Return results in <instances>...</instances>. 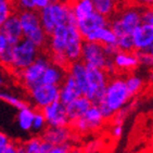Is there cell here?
Segmentation results:
<instances>
[{
	"mask_svg": "<svg viewBox=\"0 0 153 153\" xmlns=\"http://www.w3.org/2000/svg\"><path fill=\"white\" fill-rule=\"evenodd\" d=\"M18 13L23 30L24 38L30 39L40 50L47 48L49 35L41 25L39 12L37 10H30L21 11Z\"/></svg>",
	"mask_w": 153,
	"mask_h": 153,
	"instance_id": "cell-1",
	"label": "cell"
},
{
	"mask_svg": "<svg viewBox=\"0 0 153 153\" xmlns=\"http://www.w3.org/2000/svg\"><path fill=\"white\" fill-rule=\"evenodd\" d=\"M38 12L41 25L48 33V35H50L56 26L68 24V20L73 14L70 3L63 2L61 0H54L52 3L39 10Z\"/></svg>",
	"mask_w": 153,
	"mask_h": 153,
	"instance_id": "cell-2",
	"label": "cell"
},
{
	"mask_svg": "<svg viewBox=\"0 0 153 153\" xmlns=\"http://www.w3.org/2000/svg\"><path fill=\"white\" fill-rule=\"evenodd\" d=\"M142 23V8L138 6H128L116 12L110 18V27L116 36L131 34L138 25Z\"/></svg>",
	"mask_w": 153,
	"mask_h": 153,
	"instance_id": "cell-3",
	"label": "cell"
},
{
	"mask_svg": "<svg viewBox=\"0 0 153 153\" xmlns=\"http://www.w3.org/2000/svg\"><path fill=\"white\" fill-rule=\"evenodd\" d=\"M131 98L133 97L130 96L127 89L124 77H110L103 100L108 103V105L112 109V111L116 113L117 111L123 109L124 106L130 102Z\"/></svg>",
	"mask_w": 153,
	"mask_h": 153,
	"instance_id": "cell-4",
	"label": "cell"
},
{
	"mask_svg": "<svg viewBox=\"0 0 153 153\" xmlns=\"http://www.w3.org/2000/svg\"><path fill=\"white\" fill-rule=\"evenodd\" d=\"M87 66V90L85 94L92 104H98L104 98L110 75L104 70L96 66Z\"/></svg>",
	"mask_w": 153,
	"mask_h": 153,
	"instance_id": "cell-5",
	"label": "cell"
},
{
	"mask_svg": "<svg viewBox=\"0 0 153 153\" xmlns=\"http://www.w3.org/2000/svg\"><path fill=\"white\" fill-rule=\"evenodd\" d=\"M51 63L50 56L48 54H39L38 58L33 62L32 64L28 65L27 68L15 72V75L23 84V86L27 90H30L35 86L41 84V78L44 75L46 68Z\"/></svg>",
	"mask_w": 153,
	"mask_h": 153,
	"instance_id": "cell-6",
	"label": "cell"
},
{
	"mask_svg": "<svg viewBox=\"0 0 153 153\" xmlns=\"http://www.w3.org/2000/svg\"><path fill=\"white\" fill-rule=\"evenodd\" d=\"M13 48V63L12 70L14 72L27 68L40 54V49L27 38H23L20 42L12 46Z\"/></svg>",
	"mask_w": 153,
	"mask_h": 153,
	"instance_id": "cell-7",
	"label": "cell"
},
{
	"mask_svg": "<svg viewBox=\"0 0 153 153\" xmlns=\"http://www.w3.org/2000/svg\"><path fill=\"white\" fill-rule=\"evenodd\" d=\"M105 120L103 118L98 104H92L82 117L76 120L70 125L72 129L79 134H87L96 131L103 126Z\"/></svg>",
	"mask_w": 153,
	"mask_h": 153,
	"instance_id": "cell-8",
	"label": "cell"
},
{
	"mask_svg": "<svg viewBox=\"0 0 153 153\" xmlns=\"http://www.w3.org/2000/svg\"><path fill=\"white\" fill-rule=\"evenodd\" d=\"M30 97L36 108L41 110L56 100H60V86L39 84L28 90Z\"/></svg>",
	"mask_w": 153,
	"mask_h": 153,
	"instance_id": "cell-9",
	"label": "cell"
},
{
	"mask_svg": "<svg viewBox=\"0 0 153 153\" xmlns=\"http://www.w3.org/2000/svg\"><path fill=\"white\" fill-rule=\"evenodd\" d=\"M108 59H109V56H106L105 52H104L103 45L96 42V41H84L82 61L86 65L96 66V68L104 70Z\"/></svg>",
	"mask_w": 153,
	"mask_h": 153,
	"instance_id": "cell-10",
	"label": "cell"
},
{
	"mask_svg": "<svg viewBox=\"0 0 153 153\" xmlns=\"http://www.w3.org/2000/svg\"><path fill=\"white\" fill-rule=\"evenodd\" d=\"M68 25V42L65 47L64 53L70 63L82 60V45H84V37L80 34L77 23L66 24Z\"/></svg>",
	"mask_w": 153,
	"mask_h": 153,
	"instance_id": "cell-11",
	"label": "cell"
},
{
	"mask_svg": "<svg viewBox=\"0 0 153 153\" xmlns=\"http://www.w3.org/2000/svg\"><path fill=\"white\" fill-rule=\"evenodd\" d=\"M41 112L45 115L48 126H70V121H68V114H66L65 104H63L60 100L54 101L49 105L42 108Z\"/></svg>",
	"mask_w": 153,
	"mask_h": 153,
	"instance_id": "cell-12",
	"label": "cell"
},
{
	"mask_svg": "<svg viewBox=\"0 0 153 153\" xmlns=\"http://www.w3.org/2000/svg\"><path fill=\"white\" fill-rule=\"evenodd\" d=\"M0 33L9 41L11 46H14L24 38L23 30L21 25L19 13L15 12L0 26Z\"/></svg>",
	"mask_w": 153,
	"mask_h": 153,
	"instance_id": "cell-13",
	"label": "cell"
},
{
	"mask_svg": "<svg viewBox=\"0 0 153 153\" xmlns=\"http://www.w3.org/2000/svg\"><path fill=\"white\" fill-rule=\"evenodd\" d=\"M135 51H149L153 46V27L142 22L131 33Z\"/></svg>",
	"mask_w": 153,
	"mask_h": 153,
	"instance_id": "cell-14",
	"label": "cell"
},
{
	"mask_svg": "<svg viewBox=\"0 0 153 153\" xmlns=\"http://www.w3.org/2000/svg\"><path fill=\"white\" fill-rule=\"evenodd\" d=\"M109 23L110 18L101 14L99 12L94 11L91 15H89L88 18L84 19L82 21H78L77 22V27H78L82 37H85L86 35H88L89 33L94 32V30H98L100 27L108 26Z\"/></svg>",
	"mask_w": 153,
	"mask_h": 153,
	"instance_id": "cell-15",
	"label": "cell"
},
{
	"mask_svg": "<svg viewBox=\"0 0 153 153\" xmlns=\"http://www.w3.org/2000/svg\"><path fill=\"white\" fill-rule=\"evenodd\" d=\"M41 138L46 141L50 142L53 146H60V144L66 143V142H70L72 138V128L71 126H48L42 131Z\"/></svg>",
	"mask_w": 153,
	"mask_h": 153,
	"instance_id": "cell-16",
	"label": "cell"
},
{
	"mask_svg": "<svg viewBox=\"0 0 153 153\" xmlns=\"http://www.w3.org/2000/svg\"><path fill=\"white\" fill-rule=\"evenodd\" d=\"M68 25L63 24L52 30L48 39L47 48L49 52H64L68 42Z\"/></svg>",
	"mask_w": 153,
	"mask_h": 153,
	"instance_id": "cell-17",
	"label": "cell"
},
{
	"mask_svg": "<svg viewBox=\"0 0 153 153\" xmlns=\"http://www.w3.org/2000/svg\"><path fill=\"white\" fill-rule=\"evenodd\" d=\"M80 96H82V89L77 85L75 79L68 73L64 80L60 85V101L66 105Z\"/></svg>",
	"mask_w": 153,
	"mask_h": 153,
	"instance_id": "cell-18",
	"label": "cell"
},
{
	"mask_svg": "<svg viewBox=\"0 0 153 153\" xmlns=\"http://www.w3.org/2000/svg\"><path fill=\"white\" fill-rule=\"evenodd\" d=\"M91 105L92 102L84 94L66 104L65 108H66V114H68V121H70V125L79 117H82Z\"/></svg>",
	"mask_w": 153,
	"mask_h": 153,
	"instance_id": "cell-19",
	"label": "cell"
},
{
	"mask_svg": "<svg viewBox=\"0 0 153 153\" xmlns=\"http://www.w3.org/2000/svg\"><path fill=\"white\" fill-rule=\"evenodd\" d=\"M116 71L121 72H131L139 66V62L136 56V52H127V51H120L113 56Z\"/></svg>",
	"mask_w": 153,
	"mask_h": 153,
	"instance_id": "cell-20",
	"label": "cell"
},
{
	"mask_svg": "<svg viewBox=\"0 0 153 153\" xmlns=\"http://www.w3.org/2000/svg\"><path fill=\"white\" fill-rule=\"evenodd\" d=\"M84 39L88 41H96V42H99V44L105 46V45L116 44L117 36L110 27V25H108V26L100 27L94 32L89 33L88 35H86L84 37Z\"/></svg>",
	"mask_w": 153,
	"mask_h": 153,
	"instance_id": "cell-21",
	"label": "cell"
},
{
	"mask_svg": "<svg viewBox=\"0 0 153 153\" xmlns=\"http://www.w3.org/2000/svg\"><path fill=\"white\" fill-rule=\"evenodd\" d=\"M68 73L73 77L77 85L82 89V94H85L87 90V66L82 60L70 63L68 66Z\"/></svg>",
	"mask_w": 153,
	"mask_h": 153,
	"instance_id": "cell-22",
	"label": "cell"
},
{
	"mask_svg": "<svg viewBox=\"0 0 153 153\" xmlns=\"http://www.w3.org/2000/svg\"><path fill=\"white\" fill-rule=\"evenodd\" d=\"M68 75V70L64 68H61L59 65H56L53 63H50L46 68L41 82L42 84H47V85H54L60 86L62 82L64 80L65 76Z\"/></svg>",
	"mask_w": 153,
	"mask_h": 153,
	"instance_id": "cell-23",
	"label": "cell"
},
{
	"mask_svg": "<svg viewBox=\"0 0 153 153\" xmlns=\"http://www.w3.org/2000/svg\"><path fill=\"white\" fill-rule=\"evenodd\" d=\"M68 3L77 22L88 18L96 11L91 0H71Z\"/></svg>",
	"mask_w": 153,
	"mask_h": 153,
	"instance_id": "cell-24",
	"label": "cell"
},
{
	"mask_svg": "<svg viewBox=\"0 0 153 153\" xmlns=\"http://www.w3.org/2000/svg\"><path fill=\"white\" fill-rule=\"evenodd\" d=\"M35 113H36L35 110L32 109L28 105L23 108V109L19 110L16 121H18V124L21 129L24 130V131H30V130H32L33 121H34Z\"/></svg>",
	"mask_w": 153,
	"mask_h": 153,
	"instance_id": "cell-25",
	"label": "cell"
},
{
	"mask_svg": "<svg viewBox=\"0 0 153 153\" xmlns=\"http://www.w3.org/2000/svg\"><path fill=\"white\" fill-rule=\"evenodd\" d=\"M94 10L108 18H112L117 11V0H91Z\"/></svg>",
	"mask_w": 153,
	"mask_h": 153,
	"instance_id": "cell-26",
	"label": "cell"
},
{
	"mask_svg": "<svg viewBox=\"0 0 153 153\" xmlns=\"http://www.w3.org/2000/svg\"><path fill=\"white\" fill-rule=\"evenodd\" d=\"M125 82H126L127 89H128L131 97L137 96L139 92L141 91L144 86L143 78L137 75V74H128L125 77Z\"/></svg>",
	"mask_w": 153,
	"mask_h": 153,
	"instance_id": "cell-27",
	"label": "cell"
},
{
	"mask_svg": "<svg viewBox=\"0 0 153 153\" xmlns=\"http://www.w3.org/2000/svg\"><path fill=\"white\" fill-rule=\"evenodd\" d=\"M15 12L13 0H0V26Z\"/></svg>",
	"mask_w": 153,
	"mask_h": 153,
	"instance_id": "cell-28",
	"label": "cell"
},
{
	"mask_svg": "<svg viewBox=\"0 0 153 153\" xmlns=\"http://www.w3.org/2000/svg\"><path fill=\"white\" fill-rule=\"evenodd\" d=\"M116 46H117L120 51H127V52L135 51V46H134V40L131 34L118 36L117 41H116Z\"/></svg>",
	"mask_w": 153,
	"mask_h": 153,
	"instance_id": "cell-29",
	"label": "cell"
},
{
	"mask_svg": "<svg viewBox=\"0 0 153 153\" xmlns=\"http://www.w3.org/2000/svg\"><path fill=\"white\" fill-rule=\"evenodd\" d=\"M0 100L8 103L10 105H12L16 110H21V109H23V108H25V106H27V103L24 100H22V99H20V98H18V97H15V96H12V94H8V92L0 91Z\"/></svg>",
	"mask_w": 153,
	"mask_h": 153,
	"instance_id": "cell-30",
	"label": "cell"
},
{
	"mask_svg": "<svg viewBox=\"0 0 153 153\" xmlns=\"http://www.w3.org/2000/svg\"><path fill=\"white\" fill-rule=\"evenodd\" d=\"M47 121L45 118V115L42 114L41 110H37L34 116V121H33L32 130L35 133H42L47 128Z\"/></svg>",
	"mask_w": 153,
	"mask_h": 153,
	"instance_id": "cell-31",
	"label": "cell"
},
{
	"mask_svg": "<svg viewBox=\"0 0 153 153\" xmlns=\"http://www.w3.org/2000/svg\"><path fill=\"white\" fill-rule=\"evenodd\" d=\"M139 65L146 66V68H153V56L149 51H135Z\"/></svg>",
	"mask_w": 153,
	"mask_h": 153,
	"instance_id": "cell-32",
	"label": "cell"
},
{
	"mask_svg": "<svg viewBox=\"0 0 153 153\" xmlns=\"http://www.w3.org/2000/svg\"><path fill=\"white\" fill-rule=\"evenodd\" d=\"M13 63V48L10 45L6 50L0 53V64L4 68H11Z\"/></svg>",
	"mask_w": 153,
	"mask_h": 153,
	"instance_id": "cell-33",
	"label": "cell"
},
{
	"mask_svg": "<svg viewBox=\"0 0 153 153\" xmlns=\"http://www.w3.org/2000/svg\"><path fill=\"white\" fill-rule=\"evenodd\" d=\"M41 141H42V138L34 137V138L30 139L28 141L25 142L24 147H25L26 153H41V149H40Z\"/></svg>",
	"mask_w": 153,
	"mask_h": 153,
	"instance_id": "cell-34",
	"label": "cell"
},
{
	"mask_svg": "<svg viewBox=\"0 0 153 153\" xmlns=\"http://www.w3.org/2000/svg\"><path fill=\"white\" fill-rule=\"evenodd\" d=\"M51 60V63L56 65H59L61 68H68V66L70 65V61L68 60L64 52H53L49 54Z\"/></svg>",
	"mask_w": 153,
	"mask_h": 153,
	"instance_id": "cell-35",
	"label": "cell"
},
{
	"mask_svg": "<svg viewBox=\"0 0 153 153\" xmlns=\"http://www.w3.org/2000/svg\"><path fill=\"white\" fill-rule=\"evenodd\" d=\"M15 7V11H30V10H36L35 2L34 0H13Z\"/></svg>",
	"mask_w": 153,
	"mask_h": 153,
	"instance_id": "cell-36",
	"label": "cell"
},
{
	"mask_svg": "<svg viewBox=\"0 0 153 153\" xmlns=\"http://www.w3.org/2000/svg\"><path fill=\"white\" fill-rule=\"evenodd\" d=\"M98 106H99V109H100V111H101V114H102L103 118H104L105 121H111V120H113L115 112L112 111V109L108 105V103L103 100V99L98 103Z\"/></svg>",
	"mask_w": 153,
	"mask_h": 153,
	"instance_id": "cell-37",
	"label": "cell"
},
{
	"mask_svg": "<svg viewBox=\"0 0 153 153\" xmlns=\"http://www.w3.org/2000/svg\"><path fill=\"white\" fill-rule=\"evenodd\" d=\"M142 22L153 27V7L142 8Z\"/></svg>",
	"mask_w": 153,
	"mask_h": 153,
	"instance_id": "cell-38",
	"label": "cell"
},
{
	"mask_svg": "<svg viewBox=\"0 0 153 153\" xmlns=\"http://www.w3.org/2000/svg\"><path fill=\"white\" fill-rule=\"evenodd\" d=\"M71 143L66 142V143L60 144V146H53V148L48 153H71Z\"/></svg>",
	"mask_w": 153,
	"mask_h": 153,
	"instance_id": "cell-39",
	"label": "cell"
},
{
	"mask_svg": "<svg viewBox=\"0 0 153 153\" xmlns=\"http://www.w3.org/2000/svg\"><path fill=\"white\" fill-rule=\"evenodd\" d=\"M11 140L8 136L6 135L4 133H1L0 131V153H3L4 151L10 147L11 144Z\"/></svg>",
	"mask_w": 153,
	"mask_h": 153,
	"instance_id": "cell-40",
	"label": "cell"
},
{
	"mask_svg": "<svg viewBox=\"0 0 153 153\" xmlns=\"http://www.w3.org/2000/svg\"><path fill=\"white\" fill-rule=\"evenodd\" d=\"M104 47V52H105L106 56H109V58H113V56L118 52V48L115 45H105V46H103Z\"/></svg>",
	"mask_w": 153,
	"mask_h": 153,
	"instance_id": "cell-41",
	"label": "cell"
},
{
	"mask_svg": "<svg viewBox=\"0 0 153 153\" xmlns=\"http://www.w3.org/2000/svg\"><path fill=\"white\" fill-rule=\"evenodd\" d=\"M124 131V127L122 124H114L112 127V136L115 139L121 138Z\"/></svg>",
	"mask_w": 153,
	"mask_h": 153,
	"instance_id": "cell-42",
	"label": "cell"
},
{
	"mask_svg": "<svg viewBox=\"0 0 153 153\" xmlns=\"http://www.w3.org/2000/svg\"><path fill=\"white\" fill-rule=\"evenodd\" d=\"M53 1H54V0H34L36 10H37V11H39V10L46 8V7L49 6L50 3H52Z\"/></svg>",
	"mask_w": 153,
	"mask_h": 153,
	"instance_id": "cell-43",
	"label": "cell"
},
{
	"mask_svg": "<svg viewBox=\"0 0 153 153\" xmlns=\"http://www.w3.org/2000/svg\"><path fill=\"white\" fill-rule=\"evenodd\" d=\"M136 6L140 8H150L153 7V0H134Z\"/></svg>",
	"mask_w": 153,
	"mask_h": 153,
	"instance_id": "cell-44",
	"label": "cell"
},
{
	"mask_svg": "<svg viewBox=\"0 0 153 153\" xmlns=\"http://www.w3.org/2000/svg\"><path fill=\"white\" fill-rule=\"evenodd\" d=\"M10 44H9V41L7 40V38L4 37V36L0 33V53L2 52V51H4L7 49V48L9 47Z\"/></svg>",
	"mask_w": 153,
	"mask_h": 153,
	"instance_id": "cell-45",
	"label": "cell"
},
{
	"mask_svg": "<svg viewBox=\"0 0 153 153\" xmlns=\"http://www.w3.org/2000/svg\"><path fill=\"white\" fill-rule=\"evenodd\" d=\"M52 148H53V144H51L50 142H48L42 139V141H41V144H40L41 153H48Z\"/></svg>",
	"mask_w": 153,
	"mask_h": 153,
	"instance_id": "cell-46",
	"label": "cell"
},
{
	"mask_svg": "<svg viewBox=\"0 0 153 153\" xmlns=\"http://www.w3.org/2000/svg\"><path fill=\"white\" fill-rule=\"evenodd\" d=\"M15 148H16V153H26L25 147H24V143L15 144Z\"/></svg>",
	"mask_w": 153,
	"mask_h": 153,
	"instance_id": "cell-47",
	"label": "cell"
},
{
	"mask_svg": "<svg viewBox=\"0 0 153 153\" xmlns=\"http://www.w3.org/2000/svg\"><path fill=\"white\" fill-rule=\"evenodd\" d=\"M3 153H16V148H15V144L14 143H11L10 144V147L7 149L6 151Z\"/></svg>",
	"mask_w": 153,
	"mask_h": 153,
	"instance_id": "cell-48",
	"label": "cell"
},
{
	"mask_svg": "<svg viewBox=\"0 0 153 153\" xmlns=\"http://www.w3.org/2000/svg\"><path fill=\"white\" fill-rule=\"evenodd\" d=\"M71 153H82V152L80 150H78V149H72Z\"/></svg>",
	"mask_w": 153,
	"mask_h": 153,
	"instance_id": "cell-49",
	"label": "cell"
},
{
	"mask_svg": "<svg viewBox=\"0 0 153 153\" xmlns=\"http://www.w3.org/2000/svg\"><path fill=\"white\" fill-rule=\"evenodd\" d=\"M149 52H150L151 54H152V56H153V46H152V47L150 48V49H149Z\"/></svg>",
	"mask_w": 153,
	"mask_h": 153,
	"instance_id": "cell-50",
	"label": "cell"
},
{
	"mask_svg": "<svg viewBox=\"0 0 153 153\" xmlns=\"http://www.w3.org/2000/svg\"><path fill=\"white\" fill-rule=\"evenodd\" d=\"M2 84H3V78L0 76V85H2Z\"/></svg>",
	"mask_w": 153,
	"mask_h": 153,
	"instance_id": "cell-51",
	"label": "cell"
}]
</instances>
